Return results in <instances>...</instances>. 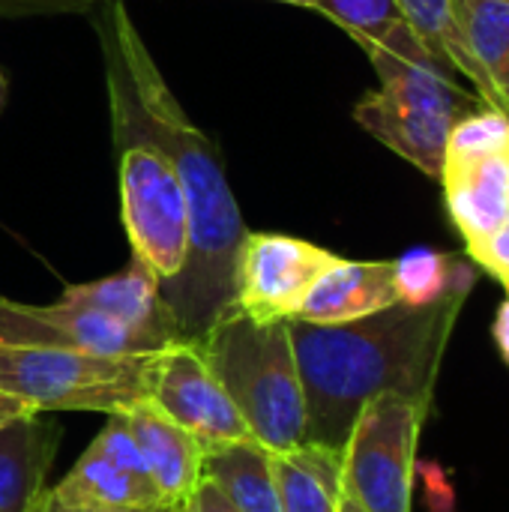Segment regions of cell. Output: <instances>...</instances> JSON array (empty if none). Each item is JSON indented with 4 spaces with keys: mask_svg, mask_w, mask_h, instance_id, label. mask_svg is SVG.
<instances>
[{
    "mask_svg": "<svg viewBox=\"0 0 509 512\" xmlns=\"http://www.w3.org/2000/svg\"><path fill=\"white\" fill-rule=\"evenodd\" d=\"M156 512H183V507H162V510Z\"/></svg>",
    "mask_w": 509,
    "mask_h": 512,
    "instance_id": "cell-34",
    "label": "cell"
},
{
    "mask_svg": "<svg viewBox=\"0 0 509 512\" xmlns=\"http://www.w3.org/2000/svg\"><path fill=\"white\" fill-rule=\"evenodd\" d=\"M99 0H0V18L18 15H51V12H84Z\"/></svg>",
    "mask_w": 509,
    "mask_h": 512,
    "instance_id": "cell-25",
    "label": "cell"
},
{
    "mask_svg": "<svg viewBox=\"0 0 509 512\" xmlns=\"http://www.w3.org/2000/svg\"><path fill=\"white\" fill-rule=\"evenodd\" d=\"M132 441L150 468L165 507H183L195 483L204 477L207 450L177 423H171L153 402L132 405L123 411Z\"/></svg>",
    "mask_w": 509,
    "mask_h": 512,
    "instance_id": "cell-13",
    "label": "cell"
},
{
    "mask_svg": "<svg viewBox=\"0 0 509 512\" xmlns=\"http://www.w3.org/2000/svg\"><path fill=\"white\" fill-rule=\"evenodd\" d=\"M438 180L444 183V201L465 246L509 222V165L504 153L480 162L444 165Z\"/></svg>",
    "mask_w": 509,
    "mask_h": 512,
    "instance_id": "cell-15",
    "label": "cell"
},
{
    "mask_svg": "<svg viewBox=\"0 0 509 512\" xmlns=\"http://www.w3.org/2000/svg\"><path fill=\"white\" fill-rule=\"evenodd\" d=\"M183 512H240L237 504L228 498V492L213 483L210 477H201L192 489V495L186 498L183 504Z\"/></svg>",
    "mask_w": 509,
    "mask_h": 512,
    "instance_id": "cell-26",
    "label": "cell"
},
{
    "mask_svg": "<svg viewBox=\"0 0 509 512\" xmlns=\"http://www.w3.org/2000/svg\"><path fill=\"white\" fill-rule=\"evenodd\" d=\"M96 33L108 102L120 105L168 153L183 183L189 249L177 276L159 282V300L177 342L195 345L234 312V276L246 225L213 141L180 108L120 0L96 21Z\"/></svg>",
    "mask_w": 509,
    "mask_h": 512,
    "instance_id": "cell-1",
    "label": "cell"
},
{
    "mask_svg": "<svg viewBox=\"0 0 509 512\" xmlns=\"http://www.w3.org/2000/svg\"><path fill=\"white\" fill-rule=\"evenodd\" d=\"M156 354H90L0 345V390L36 411L123 414L150 402Z\"/></svg>",
    "mask_w": 509,
    "mask_h": 512,
    "instance_id": "cell-5",
    "label": "cell"
},
{
    "mask_svg": "<svg viewBox=\"0 0 509 512\" xmlns=\"http://www.w3.org/2000/svg\"><path fill=\"white\" fill-rule=\"evenodd\" d=\"M6 93H9V84H6V75L0 72V111H3V105H6Z\"/></svg>",
    "mask_w": 509,
    "mask_h": 512,
    "instance_id": "cell-31",
    "label": "cell"
},
{
    "mask_svg": "<svg viewBox=\"0 0 509 512\" xmlns=\"http://www.w3.org/2000/svg\"><path fill=\"white\" fill-rule=\"evenodd\" d=\"M312 9L333 18L342 30H348L360 45L381 42L396 27L408 24L396 0H312Z\"/></svg>",
    "mask_w": 509,
    "mask_h": 512,
    "instance_id": "cell-23",
    "label": "cell"
},
{
    "mask_svg": "<svg viewBox=\"0 0 509 512\" xmlns=\"http://www.w3.org/2000/svg\"><path fill=\"white\" fill-rule=\"evenodd\" d=\"M276 3H291V6H309L312 9V0H276Z\"/></svg>",
    "mask_w": 509,
    "mask_h": 512,
    "instance_id": "cell-33",
    "label": "cell"
},
{
    "mask_svg": "<svg viewBox=\"0 0 509 512\" xmlns=\"http://www.w3.org/2000/svg\"><path fill=\"white\" fill-rule=\"evenodd\" d=\"M270 468L282 512H339L342 453L300 444L288 453H270Z\"/></svg>",
    "mask_w": 509,
    "mask_h": 512,
    "instance_id": "cell-17",
    "label": "cell"
},
{
    "mask_svg": "<svg viewBox=\"0 0 509 512\" xmlns=\"http://www.w3.org/2000/svg\"><path fill=\"white\" fill-rule=\"evenodd\" d=\"M195 348L261 450L288 453L306 444V399L288 321H255L234 309Z\"/></svg>",
    "mask_w": 509,
    "mask_h": 512,
    "instance_id": "cell-4",
    "label": "cell"
},
{
    "mask_svg": "<svg viewBox=\"0 0 509 512\" xmlns=\"http://www.w3.org/2000/svg\"><path fill=\"white\" fill-rule=\"evenodd\" d=\"M509 144V117L498 108H477L465 114L447 141L444 165H465V162H480L489 156L507 153Z\"/></svg>",
    "mask_w": 509,
    "mask_h": 512,
    "instance_id": "cell-22",
    "label": "cell"
},
{
    "mask_svg": "<svg viewBox=\"0 0 509 512\" xmlns=\"http://www.w3.org/2000/svg\"><path fill=\"white\" fill-rule=\"evenodd\" d=\"M453 18L465 48L480 72L501 93L509 66V3L507 0H450ZM507 102V99H504Z\"/></svg>",
    "mask_w": 509,
    "mask_h": 512,
    "instance_id": "cell-20",
    "label": "cell"
},
{
    "mask_svg": "<svg viewBox=\"0 0 509 512\" xmlns=\"http://www.w3.org/2000/svg\"><path fill=\"white\" fill-rule=\"evenodd\" d=\"M471 288L474 279H462L435 303H396L348 324L291 318L288 333L306 399V444L342 453L354 420L378 396H402L429 411Z\"/></svg>",
    "mask_w": 509,
    "mask_h": 512,
    "instance_id": "cell-2",
    "label": "cell"
},
{
    "mask_svg": "<svg viewBox=\"0 0 509 512\" xmlns=\"http://www.w3.org/2000/svg\"><path fill=\"white\" fill-rule=\"evenodd\" d=\"M399 303L393 261H345L336 258L309 288L297 309V321L348 324Z\"/></svg>",
    "mask_w": 509,
    "mask_h": 512,
    "instance_id": "cell-12",
    "label": "cell"
},
{
    "mask_svg": "<svg viewBox=\"0 0 509 512\" xmlns=\"http://www.w3.org/2000/svg\"><path fill=\"white\" fill-rule=\"evenodd\" d=\"M162 510V507H159ZM36 512H108V510H78V507H66V504H60L54 495H51V489L42 495V501H39V507ZM123 512H156V510H123Z\"/></svg>",
    "mask_w": 509,
    "mask_h": 512,
    "instance_id": "cell-29",
    "label": "cell"
},
{
    "mask_svg": "<svg viewBox=\"0 0 509 512\" xmlns=\"http://www.w3.org/2000/svg\"><path fill=\"white\" fill-rule=\"evenodd\" d=\"M393 279L399 303L426 306L441 300L462 279H474V267L459 255H444L435 249H411L393 261Z\"/></svg>",
    "mask_w": 509,
    "mask_h": 512,
    "instance_id": "cell-21",
    "label": "cell"
},
{
    "mask_svg": "<svg viewBox=\"0 0 509 512\" xmlns=\"http://www.w3.org/2000/svg\"><path fill=\"white\" fill-rule=\"evenodd\" d=\"M492 336H495V342H498V348H501V357L507 360V366H509V297L501 303V309H498V318H495Z\"/></svg>",
    "mask_w": 509,
    "mask_h": 512,
    "instance_id": "cell-28",
    "label": "cell"
},
{
    "mask_svg": "<svg viewBox=\"0 0 509 512\" xmlns=\"http://www.w3.org/2000/svg\"><path fill=\"white\" fill-rule=\"evenodd\" d=\"M51 495L78 510L123 512L165 507L123 414H108L105 429L93 438L75 468L51 489Z\"/></svg>",
    "mask_w": 509,
    "mask_h": 512,
    "instance_id": "cell-10",
    "label": "cell"
},
{
    "mask_svg": "<svg viewBox=\"0 0 509 512\" xmlns=\"http://www.w3.org/2000/svg\"><path fill=\"white\" fill-rule=\"evenodd\" d=\"M111 129L120 171V219L132 258L165 282L177 276L189 249V207L180 174L120 105H111Z\"/></svg>",
    "mask_w": 509,
    "mask_h": 512,
    "instance_id": "cell-6",
    "label": "cell"
},
{
    "mask_svg": "<svg viewBox=\"0 0 509 512\" xmlns=\"http://www.w3.org/2000/svg\"><path fill=\"white\" fill-rule=\"evenodd\" d=\"M333 261V252L309 240L246 231L237 255L234 309L255 321H291L315 279Z\"/></svg>",
    "mask_w": 509,
    "mask_h": 512,
    "instance_id": "cell-8",
    "label": "cell"
},
{
    "mask_svg": "<svg viewBox=\"0 0 509 512\" xmlns=\"http://www.w3.org/2000/svg\"><path fill=\"white\" fill-rule=\"evenodd\" d=\"M0 345L66 348L90 354H156L174 342L78 306L66 297L51 306H27L0 297Z\"/></svg>",
    "mask_w": 509,
    "mask_h": 512,
    "instance_id": "cell-11",
    "label": "cell"
},
{
    "mask_svg": "<svg viewBox=\"0 0 509 512\" xmlns=\"http://www.w3.org/2000/svg\"><path fill=\"white\" fill-rule=\"evenodd\" d=\"M501 96L507 99V105H509V66H507V72H504V78H501Z\"/></svg>",
    "mask_w": 509,
    "mask_h": 512,
    "instance_id": "cell-32",
    "label": "cell"
},
{
    "mask_svg": "<svg viewBox=\"0 0 509 512\" xmlns=\"http://www.w3.org/2000/svg\"><path fill=\"white\" fill-rule=\"evenodd\" d=\"M24 414H36V408H30L27 402H21V399H15V396H9V393L0 390V429L6 423L18 420V417H24Z\"/></svg>",
    "mask_w": 509,
    "mask_h": 512,
    "instance_id": "cell-27",
    "label": "cell"
},
{
    "mask_svg": "<svg viewBox=\"0 0 509 512\" xmlns=\"http://www.w3.org/2000/svg\"><path fill=\"white\" fill-rule=\"evenodd\" d=\"M57 441L60 426L42 420V411L0 429V512H36Z\"/></svg>",
    "mask_w": 509,
    "mask_h": 512,
    "instance_id": "cell-14",
    "label": "cell"
},
{
    "mask_svg": "<svg viewBox=\"0 0 509 512\" xmlns=\"http://www.w3.org/2000/svg\"><path fill=\"white\" fill-rule=\"evenodd\" d=\"M399 9H402V18L408 21V27L426 42V48L444 60L450 69H456L459 75L471 78L477 96L489 105V108H498L509 117V105L504 102V96L489 84V78L480 72V66L474 63L471 51L465 48L462 36H459V27H456V18H453V6L450 0H396Z\"/></svg>",
    "mask_w": 509,
    "mask_h": 512,
    "instance_id": "cell-18",
    "label": "cell"
},
{
    "mask_svg": "<svg viewBox=\"0 0 509 512\" xmlns=\"http://www.w3.org/2000/svg\"><path fill=\"white\" fill-rule=\"evenodd\" d=\"M507 3H509V0H507Z\"/></svg>",
    "mask_w": 509,
    "mask_h": 512,
    "instance_id": "cell-36",
    "label": "cell"
},
{
    "mask_svg": "<svg viewBox=\"0 0 509 512\" xmlns=\"http://www.w3.org/2000/svg\"><path fill=\"white\" fill-rule=\"evenodd\" d=\"M204 477L219 483L240 512H282L270 453L255 441L210 450L204 456Z\"/></svg>",
    "mask_w": 509,
    "mask_h": 512,
    "instance_id": "cell-19",
    "label": "cell"
},
{
    "mask_svg": "<svg viewBox=\"0 0 509 512\" xmlns=\"http://www.w3.org/2000/svg\"><path fill=\"white\" fill-rule=\"evenodd\" d=\"M339 512H366L354 498H348L345 492H342V501H339Z\"/></svg>",
    "mask_w": 509,
    "mask_h": 512,
    "instance_id": "cell-30",
    "label": "cell"
},
{
    "mask_svg": "<svg viewBox=\"0 0 509 512\" xmlns=\"http://www.w3.org/2000/svg\"><path fill=\"white\" fill-rule=\"evenodd\" d=\"M150 402L207 453L252 441L231 396L189 342H174L159 351Z\"/></svg>",
    "mask_w": 509,
    "mask_h": 512,
    "instance_id": "cell-9",
    "label": "cell"
},
{
    "mask_svg": "<svg viewBox=\"0 0 509 512\" xmlns=\"http://www.w3.org/2000/svg\"><path fill=\"white\" fill-rule=\"evenodd\" d=\"M426 414L411 399L378 396L354 420L342 447V492L366 512H411Z\"/></svg>",
    "mask_w": 509,
    "mask_h": 512,
    "instance_id": "cell-7",
    "label": "cell"
},
{
    "mask_svg": "<svg viewBox=\"0 0 509 512\" xmlns=\"http://www.w3.org/2000/svg\"><path fill=\"white\" fill-rule=\"evenodd\" d=\"M504 156H507V165H509V144H507V153H504Z\"/></svg>",
    "mask_w": 509,
    "mask_h": 512,
    "instance_id": "cell-35",
    "label": "cell"
},
{
    "mask_svg": "<svg viewBox=\"0 0 509 512\" xmlns=\"http://www.w3.org/2000/svg\"><path fill=\"white\" fill-rule=\"evenodd\" d=\"M60 297L87 306L93 312H102L108 318H117L129 327L147 330L165 342H177L174 324L159 300V279L135 258L126 270L96 282L69 285Z\"/></svg>",
    "mask_w": 509,
    "mask_h": 512,
    "instance_id": "cell-16",
    "label": "cell"
},
{
    "mask_svg": "<svg viewBox=\"0 0 509 512\" xmlns=\"http://www.w3.org/2000/svg\"><path fill=\"white\" fill-rule=\"evenodd\" d=\"M363 48L381 78V90L357 102L354 120L438 180L453 126L486 102L459 87L453 81L456 69L438 60L408 24L381 42H363Z\"/></svg>",
    "mask_w": 509,
    "mask_h": 512,
    "instance_id": "cell-3",
    "label": "cell"
},
{
    "mask_svg": "<svg viewBox=\"0 0 509 512\" xmlns=\"http://www.w3.org/2000/svg\"><path fill=\"white\" fill-rule=\"evenodd\" d=\"M468 258L477 261L486 273H492L509 294V222L501 225L495 234L471 243L468 246Z\"/></svg>",
    "mask_w": 509,
    "mask_h": 512,
    "instance_id": "cell-24",
    "label": "cell"
}]
</instances>
